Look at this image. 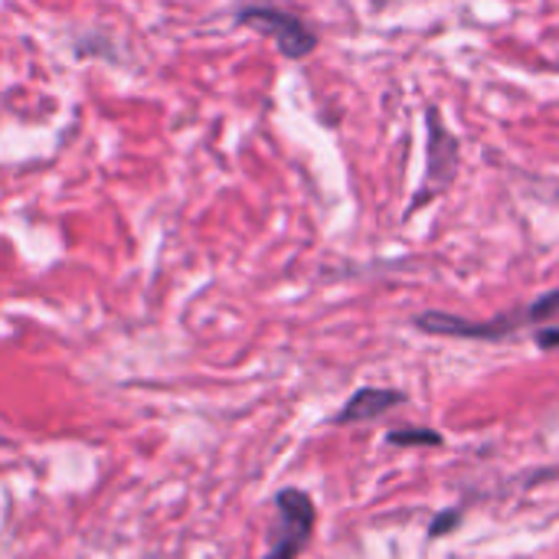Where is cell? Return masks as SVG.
Listing matches in <instances>:
<instances>
[{
  "label": "cell",
  "mask_w": 559,
  "mask_h": 559,
  "mask_svg": "<svg viewBox=\"0 0 559 559\" xmlns=\"http://www.w3.org/2000/svg\"><path fill=\"white\" fill-rule=\"evenodd\" d=\"M459 154H462L459 138L442 121V111L429 105L426 108V174H423L419 193L409 203V213H416L419 206H426L429 200L442 197L452 187V180L459 177V164H462Z\"/></svg>",
  "instance_id": "6da1fadb"
},
{
  "label": "cell",
  "mask_w": 559,
  "mask_h": 559,
  "mask_svg": "<svg viewBox=\"0 0 559 559\" xmlns=\"http://www.w3.org/2000/svg\"><path fill=\"white\" fill-rule=\"evenodd\" d=\"M275 511H278L275 540L262 559H298L305 554V547L314 534V524H318L314 501L301 488H285L275 495Z\"/></svg>",
  "instance_id": "7a4b0ae2"
},
{
  "label": "cell",
  "mask_w": 559,
  "mask_h": 559,
  "mask_svg": "<svg viewBox=\"0 0 559 559\" xmlns=\"http://www.w3.org/2000/svg\"><path fill=\"white\" fill-rule=\"evenodd\" d=\"M239 23L259 29L262 36H272L278 52L288 59H305L318 46V33L295 13L272 10V7H246L239 10Z\"/></svg>",
  "instance_id": "3957f363"
},
{
  "label": "cell",
  "mask_w": 559,
  "mask_h": 559,
  "mask_svg": "<svg viewBox=\"0 0 559 559\" xmlns=\"http://www.w3.org/2000/svg\"><path fill=\"white\" fill-rule=\"evenodd\" d=\"M521 324H527L524 311L498 314L495 321H468V318H459V314H449V311H423V314H416V328L423 334L459 337V341H504Z\"/></svg>",
  "instance_id": "277c9868"
},
{
  "label": "cell",
  "mask_w": 559,
  "mask_h": 559,
  "mask_svg": "<svg viewBox=\"0 0 559 559\" xmlns=\"http://www.w3.org/2000/svg\"><path fill=\"white\" fill-rule=\"evenodd\" d=\"M406 396L400 390H386V386H364L357 390L344 406L341 413L331 419L334 426H357V423H373L386 413H393L396 406H403Z\"/></svg>",
  "instance_id": "5b68a950"
},
{
  "label": "cell",
  "mask_w": 559,
  "mask_h": 559,
  "mask_svg": "<svg viewBox=\"0 0 559 559\" xmlns=\"http://www.w3.org/2000/svg\"><path fill=\"white\" fill-rule=\"evenodd\" d=\"M390 445H442V436L436 429H423V426H409V429H393L386 432Z\"/></svg>",
  "instance_id": "8992f818"
},
{
  "label": "cell",
  "mask_w": 559,
  "mask_h": 559,
  "mask_svg": "<svg viewBox=\"0 0 559 559\" xmlns=\"http://www.w3.org/2000/svg\"><path fill=\"white\" fill-rule=\"evenodd\" d=\"M554 314H559V288L540 295L531 308H524V318H527V321H547V318H554Z\"/></svg>",
  "instance_id": "52a82bcc"
},
{
  "label": "cell",
  "mask_w": 559,
  "mask_h": 559,
  "mask_svg": "<svg viewBox=\"0 0 559 559\" xmlns=\"http://www.w3.org/2000/svg\"><path fill=\"white\" fill-rule=\"evenodd\" d=\"M459 524H462V511H459V508H445V511L429 524V537H432V540H442V537H449Z\"/></svg>",
  "instance_id": "ba28073f"
},
{
  "label": "cell",
  "mask_w": 559,
  "mask_h": 559,
  "mask_svg": "<svg viewBox=\"0 0 559 559\" xmlns=\"http://www.w3.org/2000/svg\"><path fill=\"white\" fill-rule=\"evenodd\" d=\"M537 347H540V350H559V324L557 328L537 331Z\"/></svg>",
  "instance_id": "9c48e42d"
}]
</instances>
